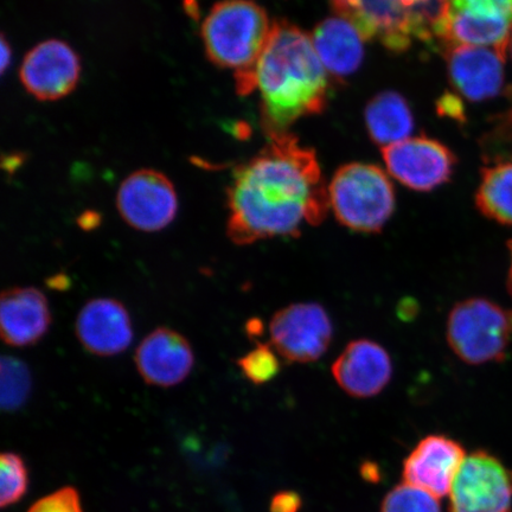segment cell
Returning a JSON list of instances; mask_svg holds the SVG:
<instances>
[{
	"mask_svg": "<svg viewBox=\"0 0 512 512\" xmlns=\"http://www.w3.org/2000/svg\"><path fill=\"white\" fill-rule=\"evenodd\" d=\"M268 144L233 172L227 190V235L238 246L298 238L328 216L326 188L316 152L288 131L268 132Z\"/></svg>",
	"mask_w": 512,
	"mask_h": 512,
	"instance_id": "cell-1",
	"label": "cell"
},
{
	"mask_svg": "<svg viewBox=\"0 0 512 512\" xmlns=\"http://www.w3.org/2000/svg\"><path fill=\"white\" fill-rule=\"evenodd\" d=\"M262 124L284 132L299 119L324 112L329 81L310 37L286 19L274 21L255 67Z\"/></svg>",
	"mask_w": 512,
	"mask_h": 512,
	"instance_id": "cell-2",
	"label": "cell"
},
{
	"mask_svg": "<svg viewBox=\"0 0 512 512\" xmlns=\"http://www.w3.org/2000/svg\"><path fill=\"white\" fill-rule=\"evenodd\" d=\"M267 12L253 0H221L211 8L201 35L208 59L232 69L240 95L255 91V67L270 37Z\"/></svg>",
	"mask_w": 512,
	"mask_h": 512,
	"instance_id": "cell-3",
	"label": "cell"
},
{
	"mask_svg": "<svg viewBox=\"0 0 512 512\" xmlns=\"http://www.w3.org/2000/svg\"><path fill=\"white\" fill-rule=\"evenodd\" d=\"M328 190L336 220L352 232L380 233L393 216L394 185L379 166L343 165L336 171Z\"/></svg>",
	"mask_w": 512,
	"mask_h": 512,
	"instance_id": "cell-4",
	"label": "cell"
},
{
	"mask_svg": "<svg viewBox=\"0 0 512 512\" xmlns=\"http://www.w3.org/2000/svg\"><path fill=\"white\" fill-rule=\"evenodd\" d=\"M448 345L472 366L503 361L512 339V313L484 298L454 305L447 318Z\"/></svg>",
	"mask_w": 512,
	"mask_h": 512,
	"instance_id": "cell-5",
	"label": "cell"
},
{
	"mask_svg": "<svg viewBox=\"0 0 512 512\" xmlns=\"http://www.w3.org/2000/svg\"><path fill=\"white\" fill-rule=\"evenodd\" d=\"M511 31L512 0H445L432 25L446 49L494 48L505 56Z\"/></svg>",
	"mask_w": 512,
	"mask_h": 512,
	"instance_id": "cell-6",
	"label": "cell"
},
{
	"mask_svg": "<svg viewBox=\"0 0 512 512\" xmlns=\"http://www.w3.org/2000/svg\"><path fill=\"white\" fill-rule=\"evenodd\" d=\"M334 325L317 303H298L274 313L270 322L271 345L290 363L316 362L328 351Z\"/></svg>",
	"mask_w": 512,
	"mask_h": 512,
	"instance_id": "cell-7",
	"label": "cell"
},
{
	"mask_svg": "<svg viewBox=\"0 0 512 512\" xmlns=\"http://www.w3.org/2000/svg\"><path fill=\"white\" fill-rule=\"evenodd\" d=\"M450 512H512V477L496 457L466 456L452 484Z\"/></svg>",
	"mask_w": 512,
	"mask_h": 512,
	"instance_id": "cell-8",
	"label": "cell"
},
{
	"mask_svg": "<svg viewBox=\"0 0 512 512\" xmlns=\"http://www.w3.org/2000/svg\"><path fill=\"white\" fill-rule=\"evenodd\" d=\"M117 207L128 226L144 233L160 232L178 213L175 185L162 172L138 170L121 183Z\"/></svg>",
	"mask_w": 512,
	"mask_h": 512,
	"instance_id": "cell-9",
	"label": "cell"
},
{
	"mask_svg": "<svg viewBox=\"0 0 512 512\" xmlns=\"http://www.w3.org/2000/svg\"><path fill=\"white\" fill-rule=\"evenodd\" d=\"M389 174L405 187L431 191L450 181L457 159L447 146L427 137L382 147Z\"/></svg>",
	"mask_w": 512,
	"mask_h": 512,
	"instance_id": "cell-10",
	"label": "cell"
},
{
	"mask_svg": "<svg viewBox=\"0 0 512 512\" xmlns=\"http://www.w3.org/2000/svg\"><path fill=\"white\" fill-rule=\"evenodd\" d=\"M19 75L24 88L37 100H60L78 86L80 57L66 42L44 41L25 56Z\"/></svg>",
	"mask_w": 512,
	"mask_h": 512,
	"instance_id": "cell-11",
	"label": "cell"
},
{
	"mask_svg": "<svg viewBox=\"0 0 512 512\" xmlns=\"http://www.w3.org/2000/svg\"><path fill=\"white\" fill-rule=\"evenodd\" d=\"M134 362L142 379L150 386H178L191 374L194 350L187 338L170 328H157L138 345Z\"/></svg>",
	"mask_w": 512,
	"mask_h": 512,
	"instance_id": "cell-12",
	"label": "cell"
},
{
	"mask_svg": "<svg viewBox=\"0 0 512 512\" xmlns=\"http://www.w3.org/2000/svg\"><path fill=\"white\" fill-rule=\"evenodd\" d=\"M466 452L445 435H428L403 462V480L437 498L450 495Z\"/></svg>",
	"mask_w": 512,
	"mask_h": 512,
	"instance_id": "cell-13",
	"label": "cell"
},
{
	"mask_svg": "<svg viewBox=\"0 0 512 512\" xmlns=\"http://www.w3.org/2000/svg\"><path fill=\"white\" fill-rule=\"evenodd\" d=\"M332 376L345 393L357 399L379 395L392 380L388 351L370 339L350 342L332 364Z\"/></svg>",
	"mask_w": 512,
	"mask_h": 512,
	"instance_id": "cell-14",
	"label": "cell"
},
{
	"mask_svg": "<svg viewBox=\"0 0 512 512\" xmlns=\"http://www.w3.org/2000/svg\"><path fill=\"white\" fill-rule=\"evenodd\" d=\"M76 337L95 356L112 357L130 347L133 328L125 305L113 298L89 300L79 312Z\"/></svg>",
	"mask_w": 512,
	"mask_h": 512,
	"instance_id": "cell-15",
	"label": "cell"
},
{
	"mask_svg": "<svg viewBox=\"0 0 512 512\" xmlns=\"http://www.w3.org/2000/svg\"><path fill=\"white\" fill-rule=\"evenodd\" d=\"M505 56L494 48L459 46L446 50L448 75L467 100L495 98L504 85Z\"/></svg>",
	"mask_w": 512,
	"mask_h": 512,
	"instance_id": "cell-16",
	"label": "cell"
},
{
	"mask_svg": "<svg viewBox=\"0 0 512 512\" xmlns=\"http://www.w3.org/2000/svg\"><path fill=\"white\" fill-rule=\"evenodd\" d=\"M51 312L46 296L36 287H11L0 299V335L14 348L30 347L47 335Z\"/></svg>",
	"mask_w": 512,
	"mask_h": 512,
	"instance_id": "cell-17",
	"label": "cell"
},
{
	"mask_svg": "<svg viewBox=\"0 0 512 512\" xmlns=\"http://www.w3.org/2000/svg\"><path fill=\"white\" fill-rule=\"evenodd\" d=\"M364 41L355 25L339 16L320 22L312 38L323 66L339 80L360 69L364 59Z\"/></svg>",
	"mask_w": 512,
	"mask_h": 512,
	"instance_id": "cell-18",
	"label": "cell"
},
{
	"mask_svg": "<svg viewBox=\"0 0 512 512\" xmlns=\"http://www.w3.org/2000/svg\"><path fill=\"white\" fill-rule=\"evenodd\" d=\"M364 118L371 140L383 147L403 142L414 130L411 107L401 94L392 91L374 96Z\"/></svg>",
	"mask_w": 512,
	"mask_h": 512,
	"instance_id": "cell-19",
	"label": "cell"
},
{
	"mask_svg": "<svg viewBox=\"0 0 512 512\" xmlns=\"http://www.w3.org/2000/svg\"><path fill=\"white\" fill-rule=\"evenodd\" d=\"M482 171L476 206L488 219L512 226V160H495Z\"/></svg>",
	"mask_w": 512,
	"mask_h": 512,
	"instance_id": "cell-20",
	"label": "cell"
},
{
	"mask_svg": "<svg viewBox=\"0 0 512 512\" xmlns=\"http://www.w3.org/2000/svg\"><path fill=\"white\" fill-rule=\"evenodd\" d=\"M2 393L0 402L5 412H15L28 401L31 392V373L27 364L16 357H2Z\"/></svg>",
	"mask_w": 512,
	"mask_h": 512,
	"instance_id": "cell-21",
	"label": "cell"
},
{
	"mask_svg": "<svg viewBox=\"0 0 512 512\" xmlns=\"http://www.w3.org/2000/svg\"><path fill=\"white\" fill-rule=\"evenodd\" d=\"M0 473V504L6 508L21 501L27 494L29 473L22 457L12 452L2 454Z\"/></svg>",
	"mask_w": 512,
	"mask_h": 512,
	"instance_id": "cell-22",
	"label": "cell"
},
{
	"mask_svg": "<svg viewBox=\"0 0 512 512\" xmlns=\"http://www.w3.org/2000/svg\"><path fill=\"white\" fill-rule=\"evenodd\" d=\"M439 498L403 482L384 497L381 512H441Z\"/></svg>",
	"mask_w": 512,
	"mask_h": 512,
	"instance_id": "cell-23",
	"label": "cell"
},
{
	"mask_svg": "<svg viewBox=\"0 0 512 512\" xmlns=\"http://www.w3.org/2000/svg\"><path fill=\"white\" fill-rule=\"evenodd\" d=\"M241 373L255 386L271 382L280 371L279 354L271 344L258 343L238 360Z\"/></svg>",
	"mask_w": 512,
	"mask_h": 512,
	"instance_id": "cell-24",
	"label": "cell"
},
{
	"mask_svg": "<svg viewBox=\"0 0 512 512\" xmlns=\"http://www.w3.org/2000/svg\"><path fill=\"white\" fill-rule=\"evenodd\" d=\"M28 512H83L74 488H63L37 501Z\"/></svg>",
	"mask_w": 512,
	"mask_h": 512,
	"instance_id": "cell-25",
	"label": "cell"
},
{
	"mask_svg": "<svg viewBox=\"0 0 512 512\" xmlns=\"http://www.w3.org/2000/svg\"><path fill=\"white\" fill-rule=\"evenodd\" d=\"M511 107L502 115L501 120L495 125L490 134V142L496 155L492 157L495 160H512V88H510Z\"/></svg>",
	"mask_w": 512,
	"mask_h": 512,
	"instance_id": "cell-26",
	"label": "cell"
},
{
	"mask_svg": "<svg viewBox=\"0 0 512 512\" xmlns=\"http://www.w3.org/2000/svg\"><path fill=\"white\" fill-rule=\"evenodd\" d=\"M389 2L392 3L396 10L411 16L415 21L425 25L426 28H430L432 31V23L428 22V19L422 15L420 10H426L427 6H432L434 3L443 6L445 0H389Z\"/></svg>",
	"mask_w": 512,
	"mask_h": 512,
	"instance_id": "cell-27",
	"label": "cell"
},
{
	"mask_svg": "<svg viewBox=\"0 0 512 512\" xmlns=\"http://www.w3.org/2000/svg\"><path fill=\"white\" fill-rule=\"evenodd\" d=\"M438 111L452 119L464 121L465 110L462 100L454 94H445L438 101Z\"/></svg>",
	"mask_w": 512,
	"mask_h": 512,
	"instance_id": "cell-28",
	"label": "cell"
},
{
	"mask_svg": "<svg viewBox=\"0 0 512 512\" xmlns=\"http://www.w3.org/2000/svg\"><path fill=\"white\" fill-rule=\"evenodd\" d=\"M300 507V498L293 492H281L274 496L271 511L272 512H297Z\"/></svg>",
	"mask_w": 512,
	"mask_h": 512,
	"instance_id": "cell-29",
	"label": "cell"
},
{
	"mask_svg": "<svg viewBox=\"0 0 512 512\" xmlns=\"http://www.w3.org/2000/svg\"><path fill=\"white\" fill-rule=\"evenodd\" d=\"M11 63V47L6 40L5 35H2V74L4 75L6 72V69L9 68Z\"/></svg>",
	"mask_w": 512,
	"mask_h": 512,
	"instance_id": "cell-30",
	"label": "cell"
},
{
	"mask_svg": "<svg viewBox=\"0 0 512 512\" xmlns=\"http://www.w3.org/2000/svg\"><path fill=\"white\" fill-rule=\"evenodd\" d=\"M95 221H100L99 217L93 213L91 215L87 213L81 217L80 224L83 229H89L96 227Z\"/></svg>",
	"mask_w": 512,
	"mask_h": 512,
	"instance_id": "cell-31",
	"label": "cell"
},
{
	"mask_svg": "<svg viewBox=\"0 0 512 512\" xmlns=\"http://www.w3.org/2000/svg\"><path fill=\"white\" fill-rule=\"evenodd\" d=\"M509 251H510V268H509V275H508V288L509 293L512 298V240L509 242Z\"/></svg>",
	"mask_w": 512,
	"mask_h": 512,
	"instance_id": "cell-32",
	"label": "cell"
},
{
	"mask_svg": "<svg viewBox=\"0 0 512 512\" xmlns=\"http://www.w3.org/2000/svg\"><path fill=\"white\" fill-rule=\"evenodd\" d=\"M507 56L511 57V60H512V31H511V35H510V38H509L508 49H507Z\"/></svg>",
	"mask_w": 512,
	"mask_h": 512,
	"instance_id": "cell-33",
	"label": "cell"
}]
</instances>
